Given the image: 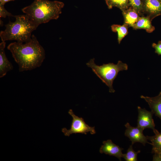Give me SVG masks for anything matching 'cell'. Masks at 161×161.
<instances>
[{"label": "cell", "mask_w": 161, "mask_h": 161, "mask_svg": "<svg viewBox=\"0 0 161 161\" xmlns=\"http://www.w3.org/2000/svg\"><path fill=\"white\" fill-rule=\"evenodd\" d=\"M7 48L18 64L20 72L30 70L40 67L45 58L44 49L33 35L30 41L24 44L12 43Z\"/></svg>", "instance_id": "obj_1"}, {"label": "cell", "mask_w": 161, "mask_h": 161, "mask_svg": "<svg viewBox=\"0 0 161 161\" xmlns=\"http://www.w3.org/2000/svg\"><path fill=\"white\" fill-rule=\"evenodd\" d=\"M64 5V3L58 1L34 0L21 10L37 27L41 24L58 18Z\"/></svg>", "instance_id": "obj_2"}, {"label": "cell", "mask_w": 161, "mask_h": 161, "mask_svg": "<svg viewBox=\"0 0 161 161\" xmlns=\"http://www.w3.org/2000/svg\"><path fill=\"white\" fill-rule=\"evenodd\" d=\"M15 21H10L6 28L0 32L2 41L16 40L19 43H26L31 39V33L37 28L26 15L14 16Z\"/></svg>", "instance_id": "obj_3"}, {"label": "cell", "mask_w": 161, "mask_h": 161, "mask_svg": "<svg viewBox=\"0 0 161 161\" xmlns=\"http://www.w3.org/2000/svg\"><path fill=\"white\" fill-rule=\"evenodd\" d=\"M95 60L94 58L91 59L86 65L91 68L102 82L109 87L110 92H114L115 90L113 87V81L119 72L128 69L127 64L119 61L117 64L109 63L98 66L95 64Z\"/></svg>", "instance_id": "obj_4"}, {"label": "cell", "mask_w": 161, "mask_h": 161, "mask_svg": "<svg viewBox=\"0 0 161 161\" xmlns=\"http://www.w3.org/2000/svg\"><path fill=\"white\" fill-rule=\"evenodd\" d=\"M68 113L72 117L71 128L68 130L65 128L62 129V131L65 136H69L72 134L81 133L86 134L90 132L92 134L96 133L95 127H91L87 124L84 119L75 115L72 109H70Z\"/></svg>", "instance_id": "obj_5"}, {"label": "cell", "mask_w": 161, "mask_h": 161, "mask_svg": "<svg viewBox=\"0 0 161 161\" xmlns=\"http://www.w3.org/2000/svg\"><path fill=\"white\" fill-rule=\"evenodd\" d=\"M143 16L151 20L161 15V0H141Z\"/></svg>", "instance_id": "obj_6"}, {"label": "cell", "mask_w": 161, "mask_h": 161, "mask_svg": "<svg viewBox=\"0 0 161 161\" xmlns=\"http://www.w3.org/2000/svg\"><path fill=\"white\" fill-rule=\"evenodd\" d=\"M138 116L137 126L144 130L149 128L152 129L154 133L157 130L155 128V124L153 118V113L151 111H149L145 108L142 109L137 107Z\"/></svg>", "instance_id": "obj_7"}, {"label": "cell", "mask_w": 161, "mask_h": 161, "mask_svg": "<svg viewBox=\"0 0 161 161\" xmlns=\"http://www.w3.org/2000/svg\"><path fill=\"white\" fill-rule=\"evenodd\" d=\"M125 126L126 128L125 135L128 137L131 142L132 145L137 142L141 143L145 146L147 143L152 145V143L148 141V139L143 134V130L137 126H131L129 123H126Z\"/></svg>", "instance_id": "obj_8"}, {"label": "cell", "mask_w": 161, "mask_h": 161, "mask_svg": "<svg viewBox=\"0 0 161 161\" xmlns=\"http://www.w3.org/2000/svg\"><path fill=\"white\" fill-rule=\"evenodd\" d=\"M103 145L101 146L99 151L101 153H104L110 156H114L120 161H121L123 149L120 147L112 142V140H108L103 142Z\"/></svg>", "instance_id": "obj_9"}, {"label": "cell", "mask_w": 161, "mask_h": 161, "mask_svg": "<svg viewBox=\"0 0 161 161\" xmlns=\"http://www.w3.org/2000/svg\"><path fill=\"white\" fill-rule=\"evenodd\" d=\"M6 42L2 41L0 44V78L5 76L7 72L13 69L11 63L9 61L5 52Z\"/></svg>", "instance_id": "obj_10"}, {"label": "cell", "mask_w": 161, "mask_h": 161, "mask_svg": "<svg viewBox=\"0 0 161 161\" xmlns=\"http://www.w3.org/2000/svg\"><path fill=\"white\" fill-rule=\"evenodd\" d=\"M140 98L147 103L153 114L161 120V92L157 95L154 97L141 95Z\"/></svg>", "instance_id": "obj_11"}, {"label": "cell", "mask_w": 161, "mask_h": 161, "mask_svg": "<svg viewBox=\"0 0 161 161\" xmlns=\"http://www.w3.org/2000/svg\"><path fill=\"white\" fill-rule=\"evenodd\" d=\"M122 12L124 18L123 24L129 27H132L140 17L137 12L131 7Z\"/></svg>", "instance_id": "obj_12"}, {"label": "cell", "mask_w": 161, "mask_h": 161, "mask_svg": "<svg viewBox=\"0 0 161 161\" xmlns=\"http://www.w3.org/2000/svg\"><path fill=\"white\" fill-rule=\"evenodd\" d=\"M132 27L135 30L144 29L148 33L152 32L155 29V27L151 24V21L150 18L145 16H140Z\"/></svg>", "instance_id": "obj_13"}, {"label": "cell", "mask_w": 161, "mask_h": 161, "mask_svg": "<svg viewBox=\"0 0 161 161\" xmlns=\"http://www.w3.org/2000/svg\"><path fill=\"white\" fill-rule=\"evenodd\" d=\"M154 133L155 135L153 136H146V137L152 143V153H158L161 152V132L157 130Z\"/></svg>", "instance_id": "obj_14"}, {"label": "cell", "mask_w": 161, "mask_h": 161, "mask_svg": "<svg viewBox=\"0 0 161 161\" xmlns=\"http://www.w3.org/2000/svg\"><path fill=\"white\" fill-rule=\"evenodd\" d=\"M129 27L128 26L124 24L122 25L114 24L111 26L112 31L117 33V41L119 44L124 37L128 34Z\"/></svg>", "instance_id": "obj_15"}, {"label": "cell", "mask_w": 161, "mask_h": 161, "mask_svg": "<svg viewBox=\"0 0 161 161\" xmlns=\"http://www.w3.org/2000/svg\"><path fill=\"white\" fill-rule=\"evenodd\" d=\"M105 1L109 9L115 7L122 11L129 7L128 0H105Z\"/></svg>", "instance_id": "obj_16"}, {"label": "cell", "mask_w": 161, "mask_h": 161, "mask_svg": "<svg viewBox=\"0 0 161 161\" xmlns=\"http://www.w3.org/2000/svg\"><path fill=\"white\" fill-rule=\"evenodd\" d=\"M140 151L138 150L136 152L133 148L132 145H130L127 150L126 154H123L122 157L126 161H137V156Z\"/></svg>", "instance_id": "obj_17"}, {"label": "cell", "mask_w": 161, "mask_h": 161, "mask_svg": "<svg viewBox=\"0 0 161 161\" xmlns=\"http://www.w3.org/2000/svg\"><path fill=\"white\" fill-rule=\"evenodd\" d=\"M129 7L133 8L140 16H143L141 0H128Z\"/></svg>", "instance_id": "obj_18"}, {"label": "cell", "mask_w": 161, "mask_h": 161, "mask_svg": "<svg viewBox=\"0 0 161 161\" xmlns=\"http://www.w3.org/2000/svg\"><path fill=\"white\" fill-rule=\"evenodd\" d=\"M7 16L14 17V16L8 12L4 8V5H0V17L5 18Z\"/></svg>", "instance_id": "obj_19"}, {"label": "cell", "mask_w": 161, "mask_h": 161, "mask_svg": "<svg viewBox=\"0 0 161 161\" xmlns=\"http://www.w3.org/2000/svg\"><path fill=\"white\" fill-rule=\"evenodd\" d=\"M152 46L155 49V53L159 55H161V41H159L157 44L153 43Z\"/></svg>", "instance_id": "obj_20"}, {"label": "cell", "mask_w": 161, "mask_h": 161, "mask_svg": "<svg viewBox=\"0 0 161 161\" xmlns=\"http://www.w3.org/2000/svg\"><path fill=\"white\" fill-rule=\"evenodd\" d=\"M153 161H161V152L154 154L153 156Z\"/></svg>", "instance_id": "obj_21"}, {"label": "cell", "mask_w": 161, "mask_h": 161, "mask_svg": "<svg viewBox=\"0 0 161 161\" xmlns=\"http://www.w3.org/2000/svg\"><path fill=\"white\" fill-rule=\"evenodd\" d=\"M14 0H3L1 3H0V5H4V4L7 2Z\"/></svg>", "instance_id": "obj_22"}, {"label": "cell", "mask_w": 161, "mask_h": 161, "mask_svg": "<svg viewBox=\"0 0 161 161\" xmlns=\"http://www.w3.org/2000/svg\"><path fill=\"white\" fill-rule=\"evenodd\" d=\"M3 0H0V3H1L3 1Z\"/></svg>", "instance_id": "obj_23"}]
</instances>
